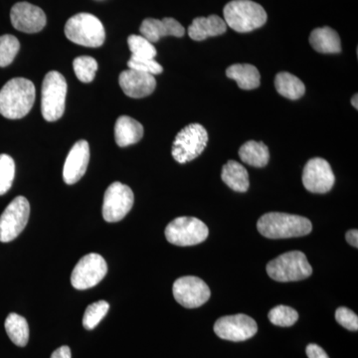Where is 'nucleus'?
Here are the masks:
<instances>
[{"mask_svg": "<svg viewBox=\"0 0 358 358\" xmlns=\"http://www.w3.org/2000/svg\"><path fill=\"white\" fill-rule=\"evenodd\" d=\"M36 96L34 84L25 78H13L0 90V115L20 120L31 110Z\"/></svg>", "mask_w": 358, "mask_h": 358, "instance_id": "f257e3e1", "label": "nucleus"}, {"mask_svg": "<svg viewBox=\"0 0 358 358\" xmlns=\"http://www.w3.org/2000/svg\"><path fill=\"white\" fill-rule=\"evenodd\" d=\"M257 228L268 239H286L303 237L312 232V222L303 216L270 212L264 214L257 223Z\"/></svg>", "mask_w": 358, "mask_h": 358, "instance_id": "f03ea898", "label": "nucleus"}, {"mask_svg": "<svg viewBox=\"0 0 358 358\" xmlns=\"http://www.w3.org/2000/svg\"><path fill=\"white\" fill-rule=\"evenodd\" d=\"M223 14L226 25L239 33L254 31L268 20L262 6L252 0H232L224 7Z\"/></svg>", "mask_w": 358, "mask_h": 358, "instance_id": "7ed1b4c3", "label": "nucleus"}, {"mask_svg": "<svg viewBox=\"0 0 358 358\" xmlns=\"http://www.w3.org/2000/svg\"><path fill=\"white\" fill-rule=\"evenodd\" d=\"M65 35L73 43L85 47L102 46L106 39L103 23L93 14L78 13L66 22Z\"/></svg>", "mask_w": 358, "mask_h": 358, "instance_id": "20e7f679", "label": "nucleus"}, {"mask_svg": "<svg viewBox=\"0 0 358 358\" xmlns=\"http://www.w3.org/2000/svg\"><path fill=\"white\" fill-rule=\"evenodd\" d=\"M41 112L47 122H56L64 115L67 82L57 71L47 73L42 84Z\"/></svg>", "mask_w": 358, "mask_h": 358, "instance_id": "39448f33", "label": "nucleus"}, {"mask_svg": "<svg viewBox=\"0 0 358 358\" xmlns=\"http://www.w3.org/2000/svg\"><path fill=\"white\" fill-rule=\"evenodd\" d=\"M271 279L277 282H296L307 279L313 273L312 266L303 252L292 251L271 261L267 267Z\"/></svg>", "mask_w": 358, "mask_h": 358, "instance_id": "423d86ee", "label": "nucleus"}, {"mask_svg": "<svg viewBox=\"0 0 358 358\" xmlns=\"http://www.w3.org/2000/svg\"><path fill=\"white\" fill-rule=\"evenodd\" d=\"M208 143V133L199 124L186 126L176 134L171 155L178 164H186L199 157Z\"/></svg>", "mask_w": 358, "mask_h": 358, "instance_id": "0eeeda50", "label": "nucleus"}, {"mask_svg": "<svg viewBox=\"0 0 358 358\" xmlns=\"http://www.w3.org/2000/svg\"><path fill=\"white\" fill-rule=\"evenodd\" d=\"M208 234V227L201 220L186 216L174 219L166 228L167 241L180 247L202 243Z\"/></svg>", "mask_w": 358, "mask_h": 358, "instance_id": "6e6552de", "label": "nucleus"}, {"mask_svg": "<svg viewBox=\"0 0 358 358\" xmlns=\"http://www.w3.org/2000/svg\"><path fill=\"white\" fill-rule=\"evenodd\" d=\"M30 204L23 196L15 197L0 215V242L8 243L16 239L27 225Z\"/></svg>", "mask_w": 358, "mask_h": 358, "instance_id": "1a4fd4ad", "label": "nucleus"}, {"mask_svg": "<svg viewBox=\"0 0 358 358\" xmlns=\"http://www.w3.org/2000/svg\"><path fill=\"white\" fill-rule=\"evenodd\" d=\"M133 190L121 182L112 183L103 195V217L107 222H119L133 208Z\"/></svg>", "mask_w": 358, "mask_h": 358, "instance_id": "9d476101", "label": "nucleus"}, {"mask_svg": "<svg viewBox=\"0 0 358 358\" xmlns=\"http://www.w3.org/2000/svg\"><path fill=\"white\" fill-rule=\"evenodd\" d=\"M107 273L108 265L105 259L99 254H88L75 266L71 275V284L81 291L91 289L102 281Z\"/></svg>", "mask_w": 358, "mask_h": 358, "instance_id": "9b49d317", "label": "nucleus"}, {"mask_svg": "<svg viewBox=\"0 0 358 358\" xmlns=\"http://www.w3.org/2000/svg\"><path fill=\"white\" fill-rule=\"evenodd\" d=\"M173 292L176 301L186 308L201 307L209 300L211 294L206 282L192 275L176 280Z\"/></svg>", "mask_w": 358, "mask_h": 358, "instance_id": "f8f14e48", "label": "nucleus"}, {"mask_svg": "<svg viewBox=\"0 0 358 358\" xmlns=\"http://www.w3.org/2000/svg\"><path fill=\"white\" fill-rule=\"evenodd\" d=\"M257 331L258 326L255 320L243 313L221 317L214 324L216 336L235 343L253 338Z\"/></svg>", "mask_w": 358, "mask_h": 358, "instance_id": "ddd939ff", "label": "nucleus"}, {"mask_svg": "<svg viewBox=\"0 0 358 358\" xmlns=\"http://www.w3.org/2000/svg\"><path fill=\"white\" fill-rule=\"evenodd\" d=\"M334 182L333 169L326 159L315 157L308 160L303 171V185L308 192L320 194L331 192Z\"/></svg>", "mask_w": 358, "mask_h": 358, "instance_id": "4468645a", "label": "nucleus"}, {"mask_svg": "<svg viewBox=\"0 0 358 358\" xmlns=\"http://www.w3.org/2000/svg\"><path fill=\"white\" fill-rule=\"evenodd\" d=\"M10 20L15 29L30 34L41 31L47 22L44 11L28 2L14 4L10 11Z\"/></svg>", "mask_w": 358, "mask_h": 358, "instance_id": "2eb2a0df", "label": "nucleus"}, {"mask_svg": "<svg viewBox=\"0 0 358 358\" xmlns=\"http://www.w3.org/2000/svg\"><path fill=\"white\" fill-rule=\"evenodd\" d=\"M90 162V147L86 141H77L71 148L63 169V179L67 185H75L86 173Z\"/></svg>", "mask_w": 358, "mask_h": 358, "instance_id": "dca6fc26", "label": "nucleus"}, {"mask_svg": "<svg viewBox=\"0 0 358 358\" xmlns=\"http://www.w3.org/2000/svg\"><path fill=\"white\" fill-rule=\"evenodd\" d=\"M119 83L124 93L134 99L150 96L157 87L155 76L133 69L122 71Z\"/></svg>", "mask_w": 358, "mask_h": 358, "instance_id": "f3484780", "label": "nucleus"}, {"mask_svg": "<svg viewBox=\"0 0 358 358\" xmlns=\"http://www.w3.org/2000/svg\"><path fill=\"white\" fill-rule=\"evenodd\" d=\"M140 31L141 36L152 44L164 36L182 37L185 34V27L171 17H166L162 20L147 18L141 23Z\"/></svg>", "mask_w": 358, "mask_h": 358, "instance_id": "a211bd4d", "label": "nucleus"}, {"mask_svg": "<svg viewBox=\"0 0 358 358\" xmlns=\"http://www.w3.org/2000/svg\"><path fill=\"white\" fill-rule=\"evenodd\" d=\"M226 30H227V25L225 21L213 14L208 17L195 18L192 25L188 27V35L194 41H203L208 37L222 35Z\"/></svg>", "mask_w": 358, "mask_h": 358, "instance_id": "6ab92c4d", "label": "nucleus"}, {"mask_svg": "<svg viewBox=\"0 0 358 358\" xmlns=\"http://www.w3.org/2000/svg\"><path fill=\"white\" fill-rule=\"evenodd\" d=\"M143 136V127L128 115H122L115 122V140L121 148L129 147L138 143Z\"/></svg>", "mask_w": 358, "mask_h": 358, "instance_id": "aec40b11", "label": "nucleus"}, {"mask_svg": "<svg viewBox=\"0 0 358 358\" xmlns=\"http://www.w3.org/2000/svg\"><path fill=\"white\" fill-rule=\"evenodd\" d=\"M310 43L313 50L322 54H338L341 51L339 35L331 27L317 28L310 33Z\"/></svg>", "mask_w": 358, "mask_h": 358, "instance_id": "412c9836", "label": "nucleus"}, {"mask_svg": "<svg viewBox=\"0 0 358 358\" xmlns=\"http://www.w3.org/2000/svg\"><path fill=\"white\" fill-rule=\"evenodd\" d=\"M221 178L228 187L237 192H246L248 190L249 174L247 169L241 164L229 160L223 166Z\"/></svg>", "mask_w": 358, "mask_h": 358, "instance_id": "4be33fe9", "label": "nucleus"}, {"mask_svg": "<svg viewBox=\"0 0 358 358\" xmlns=\"http://www.w3.org/2000/svg\"><path fill=\"white\" fill-rule=\"evenodd\" d=\"M226 76L237 82L242 90L258 88L261 83V75L255 66L250 64H235L226 70Z\"/></svg>", "mask_w": 358, "mask_h": 358, "instance_id": "5701e85b", "label": "nucleus"}, {"mask_svg": "<svg viewBox=\"0 0 358 358\" xmlns=\"http://www.w3.org/2000/svg\"><path fill=\"white\" fill-rule=\"evenodd\" d=\"M275 87L280 95L289 100H299L305 95V84L291 73H279L275 76Z\"/></svg>", "mask_w": 358, "mask_h": 358, "instance_id": "b1692460", "label": "nucleus"}, {"mask_svg": "<svg viewBox=\"0 0 358 358\" xmlns=\"http://www.w3.org/2000/svg\"><path fill=\"white\" fill-rule=\"evenodd\" d=\"M239 157L242 162L249 166L264 167L268 164L270 154L265 143L249 141L240 148Z\"/></svg>", "mask_w": 358, "mask_h": 358, "instance_id": "393cba45", "label": "nucleus"}, {"mask_svg": "<svg viewBox=\"0 0 358 358\" xmlns=\"http://www.w3.org/2000/svg\"><path fill=\"white\" fill-rule=\"evenodd\" d=\"M7 336L14 345L24 348L29 339V327L27 320L17 313H13L6 320Z\"/></svg>", "mask_w": 358, "mask_h": 358, "instance_id": "a878e982", "label": "nucleus"}, {"mask_svg": "<svg viewBox=\"0 0 358 358\" xmlns=\"http://www.w3.org/2000/svg\"><path fill=\"white\" fill-rule=\"evenodd\" d=\"M73 68L80 81L83 83H90L95 78L99 66L98 62L93 57L81 56L73 61Z\"/></svg>", "mask_w": 358, "mask_h": 358, "instance_id": "bb28decb", "label": "nucleus"}, {"mask_svg": "<svg viewBox=\"0 0 358 358\" xmlns=\"http://www.w3.org/2000/svg\"><path fill=\"white\" fill-rule=\"evenodd\" d=\"M110 305L106 301H99L87 308L83 317V326L88 331L95 329L101 320L107 315Z\"/></svg>", "mask_w": 358, "mask_h": 358, "instance_id": "cd10ccee", "label": "nucleus"}, {"mask_svg": "<svg viewBox=\"0 0 358 358\" xmlns=\"http://www.w3.org/2000/svg\"><path fill=\"white\" fill-rule=\"evenodd\" d=\"M128 44L134 57L155 59L157 56V52L154 44L141 35H131L128 38Z\"/></svg>", "mask_w": 358, "mask_h": 358, "instance_id": "c85d7f7f", "label": "nucleus"}, {"mask_svg": "<svg viewBox=\"0 0 358 358\" xmlns=\"http://www.w3.org/2000/svg\"><path fill=\"white\" fill-rule=\"evenodd\" d=\"M20 49V41L13 35L6 34L0 36V67L10 65Z\"/></svg>", "mask_w": 358, "mask_h": 358, "instance_id": "c756f323", "label": "nucleus"}, {"mask_svg": "<svg viewBox=\"0 0 358 358\" xmlns=\"http://www.w3.org/2000/svg\"><path fill=\"white\" fill-rule=\"evenodd\" d=\"M15 162L8 155H0V195L6 194L13 186Z\"/></svg>", "mask_w": 358, "mask_h": 358, "instance_id": "7c9ffc66", "label": "nucleus"}, {"mask_svg": "<svg viewBox=\"0 0 358 358\" xmlns=\"http://www.w3.org/2000/svg\"><path fill=\"white\" fill-rule=\"evenodd\" d=\"M268 320L278 327H288L294 326L299 319V313L294 308L287 306H278L268 313Z\"/></svg>", "mask_w": 358, "mask_h": 358, "instance_id": "2f4dec72", "label": "nucleus"}, {"mask_svg": "<svg viewBox=\"0 0 358 358\" xmlns=\"http://www.w3.org/2000/svg\"><path fill=\"white\" fill-rule=\"evenodd\" d=\"M129 69L141 71V72L148 73V74L159 75L162 74L164 68L157 63L155 59H141L131 56L128 62Z\"/></svg>", "mask_w": 358, "mask_h": 358, "instance_id": "473e14b6", "label": "nucleus"}, {"mask_svg": "<svg viewBox=\"0 0 358 358\" xmlns=\"http://www.w3.org/2000/svg\"><path fill=\"white\" fill-rule=\"evenodd\" d=\"M336 320L341 326L348 329V331H357L358 329L357 315L350 310V308H338L336 312Z\"/></svg>", "mask_w": 358, "mask_h": 358, "instance_id": "72a5a7b5", "label": "nucleus"}, {"mask_svg": "<svg viewBox=\"0 0 358 358\" xmlns=\"http://www.w3.org/2000/svg\"><path fill=\"white\" fill-rule=\"evenodd\" d=\"M306 352H307L308 358H329L327 352L320 346L315 345V343L308 345Z\"/></svg>", "mask_w": 358, "mask_h": 358, "instance_id": "f704fd0d", "label": "nucleus"}, {"mask_svg": "<svg viewBox=\"0 0 358 358\" xmlns=\"http://www.w3.org/2000/svg\"><path fill=\"white\" fill-rule=\"evenodd\" d=\"M51 358H71V350L69 346H61L58 350L52 353Z\"/></svg>", "mask_w": 358, "mask_h": 358, "instance_id": "c9c22d12", "label": "nucleus"}, {"mask_svg": "<svg viewBox=\"0 0 358 358\" xmlns=\"http://www.w3.org/2000/svg\"><path fill=\"white\" fill-rule=\"evenodd\" d=\"M346 241L348 242V244L352 245V246L355 247V248H357L358 247V232L357 230H350L345 234Z\"/></svg>", "mask_w": 358, "mask_h": 358, "instance_id": "e433bc0d", "label": "nucleus"}, {"mask_svg": "<svg viewBox=\"0 0 358 358\" xmlns=\"http://www.w3.org/2000/svg\"><path fill=\"white\" fill-rule=\"evenodd\" d=\"M357 99H358L357 94H355V95L353 96L352 99V103L353 107L355 108V109H358Z\"/></svg>", "mask_w": 358, "mask_h": 358, "instance_id": "4c0bfd02", "label": "nucleus"}]
</instances>
